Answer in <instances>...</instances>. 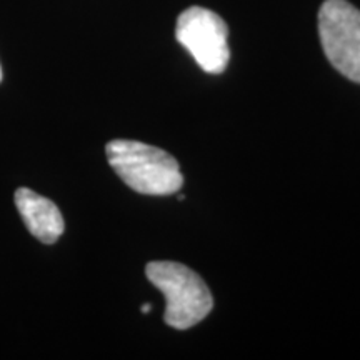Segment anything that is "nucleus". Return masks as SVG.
Listing matches in <instances>:
<instances>
[{"mask_svg":"<svg viewBox=\"0 0 360 360\" xmlns=\"http://www.w3.org/2000/svg\"><path fill=\"white\" fill-rule=\"evenodd\" d=\"M105 154L110 167L135 192L170 195L182 187L179 162L162 148L117 139L107 143Z\"/></svg>","mask_w":360,"mask_h":360,"instance_id":"obj_1","label":"nucleus"},{"mask_svg":"<svg viewBox=\"0 0 360 360\" xmlns=\"http://www.w3.org/2000/svg\"><path fill=\"white\" fill-rule=\"evenodd\" d=\"M146 276L167 300L164 319L167 326L187 330L204 321L214 307V299L202 277L187 265L177 262H150Z\"/></svg>","mask_w":360,"mask_h":360,"instance_id":"obj_2","label":"nucleus"},{"mask_svg":"<svg viewBox=\"0 0 360 360\" xmlns=\"http://www.w3.org/2000/svg\"><path fill=\"white\" fill-rule=\"evenodd\" d=\"M322 49L334 69L360 84V11L347 0H326L319 11Z\"/></svg>","mask_w":360,"mask_h":360,"instance_id":"obj_3","label":"nucleus"},{"mask_svg":"<svg viewBox=\"0 0 360 360\" xmlns=\"http://www.w3.org/2000/svg\"><path fill=\"white\" fill-rule=\"evenodd\" d=\"M175 39L186 47L207 74H222L231 60L229 27L217 13L204 7H191L177 19Z\"/></svg>","mask_w":360,"mask_h":360,"instance_id":"obj_4","label":"nucleus"},{"mask_svg":"<svg viewBox=\"0 0 360 360\" xmlns=\"http://www.w3.org/2000/svg\"><path fill=\"white\" fill-rule=\"evenodd\" d=\"M15 205L29 232L44 244H56L64 233V217L58 207L47 197L22 187L15 191Z\"/></svg>","mask_w":360,"mask_h":360,"instance_id":"obj_5","label":"nucleus"},{"mask_svg":"<svg viewBox=\"0 0 360 360\" xmlns=\"http://www.w3.org/2000/svg\"><path fill=\"white\" fill-rule=\"evenodd\" d=\"M150 310H152V305L150 304H143L142 305V312L143 314H148V312H150Z\"/></svg>","mask_w":360,"mask_h":360,"instance_id":"obj_6","label":"nucleus"},{"mask_svg":"<svg viewBox=\"0 0 360 360\" xmlns=\"http://www.w3.org/2000/svg\"><path fill=\"white\" fill-rule=\"evenodd\" d=\"M0 82H2V67H0Z\"/></svg>","mask_w":360,"mask_h":360,"instance_id":"obj_7","label":"nucleus"}]
</instances>
